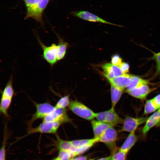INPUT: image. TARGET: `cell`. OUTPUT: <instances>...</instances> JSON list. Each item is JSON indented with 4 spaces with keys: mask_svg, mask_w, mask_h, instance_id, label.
<instances>
[{
    "mask_svg": "<svg viewBox=\"0 0 160 160\" xmlns=\"http://www.w3.org/2000/svg\"><path fill=\"white\" fill-rule=\"evenodd\" d=\"M71 14L75 16L89 21L101 23L111 25H117L119 26H121V25L109 22L88 11H81L73 12H72Z\"/></svg>",
    "mask_w": 160,
    "mask_h": 160,
    "instance_id": "cell-10",
    "label": "cell"
},
{
    "mask_svg": "<svg viewBox=\"0 0 160 160\" xmlns=\"http://www.w3.org/2000/svg\"><path fill=\"white\" fill-rule=\"evenodd\" d=\"M55 135L57 138L56 145L57 149L59 151H65L71 153L73 157L76 156L75 149L72 145L70 141L63 140L57 134Z\"/></svg>",
    "mask_w": 160,
    "mask_h": 160,
    "instance_id": "cell-15",
    "label": "cell"
},
{
    "mask_svg": "<svg viewBox=\"0 0 160 160\" xmlns=\"http://www.w3.org/2000/svg\"><path fill=\"white\" fill-rule=\"evenodd\" d=\"M154 58L156 63V70L154 76H157L160 74V52L155 54Z\"/></svg>",
    "mask_w": 160,
    "mask_h": 160,
    "instance_id": "cell-28",
    "label": "cell"
},
{
    "mask_svg": "<svg viewBox=\"0 0 160 160\" xmlns=\"http://www.w3.org/2000/svg\"><path fill=\"white\" fill-rule=\"evenodd\" d=\"M70 141L75 149L76 156L87 151L98 142L97 139L94 137L88 139L74 140Z\"/></svg>",
    "mask_w": 160,
    "mask_h": 160,
    "instance_id": "cell-8",
    "label": "cell"
},
{
    "mask_svg": "<svg viewBox=\"0 0 160 160\" xmlns=\"http://www.w3.org/2000/svg\"><path fill=\"white\" fill-rule=\"evenodd\" d=\"M154 105L158 108L160 107V94L152 99Z\"/></svg>",
    "mask_w": 160,
    "mask_h": 160,
    "instance_id": "cell-31",
    "label": "cell"
},
{
    "mask_svg": "<svg viewBox=\"0 0 160 160\" xmlns=\"http://www.w3.org/2000/svg\"><path fill=\"white\" fill-rule=\"evenodd\" d=\"M12 84L13 76L12 75L2 92L1 97L12 99L15 93Z\"/></svg>",
    "mask_w": 160,
    "mask_h": 160,
    "instance_id": "cell-18",
    "label": "cell"
},
{
    "mask_svg": "<svg viewBox=\"0 0 160 160\" xmlns=\"http://www.w3.org/2000/svg\"><path fill=\"white\" fill-rule=\"evenodd\" d=\"M12 99L1 98L0 112L1 114L7 118L9 117L8 111L12 102Z\"/></svg>",
    "mask_w": 160,
    "mask_h": 160,
    "instance_id": "cell-21",
    "label": "cell"
},
{
    "mask_svg": "<svg viewBox=\"0 0 160 160\" xmlns=\"http://www.w3.org/2000/svg\"><path fill=\"white\" fill-rule=\"evenodd\" d=\"M33 103L36 107V111L27 122L28 128L32 127L33 124L35 121L39 119H43L55 108V106L47 102L37 103L33 102Z\"/></svg>",
    "mask_w": 160,
    "mask_h": 160,
    "instance_id": "cell-4",
    "label": "cell"
},
{
    "mask_svg": "<svg viewBox=\"0 0 160 160\" xmlns=\"http://www.w3.org/2000/svg\"><path fill=\"white\" fill-rule=\"evenodd\" d=\"M37 39L43 50V58L51 66H53L58 62L57 56L58 51V45L55 43H52L50 46H47L42 43L38 37Z\"/></svg>",
    "mask_w": 160,
    "mask_h": 160,
    "instance_id": "cell-6",
    "label": "cell"
},
{
    "mask_svg": "<svg viewBox=\"0 0 160 160\" xmlns=\"http://www.w3.org/2000/svg\"><path fill=\"white\" fill-rule=\"evenodd\" d=\"M69 96V95H67L61 97L55 106V107L56 108H65L66 107L68 106L70 102Z\"/></svg>",
    "mask_w": 160,
    "mask_h": 160,
    "instance_id": "cell-24",
    "label": "cell"
},
{
    "mask_svg": "<svg viewBox=\"0 0 160 160\" xmlns=\"http://www.w3.org/2000/svg\"><path fill=\"white\" fill-rule=\"evenodd\" d=\"M160 122V111L158 110L155 112L149 117L147 118L145 126L142 130L144 136L146 135L148 132L153 127Z\"/></svg>",
    "mask_w": 160,
    "mask_h": 160,
    "instance_id": "cell-14",
    "label": "cell"
},
{
    "mask_svg": "<svg viewBox=\"0 0 160 160\" xmlns=\"http://www.w3.org/2000/svg\"><path fill=\"white\" fill-rule=\"evenodd\" d=\"M111 157L112 155L111 154V155L109 156L101 158L97 160H95L94 159H90L88 160H111Z\"/></svg>",
    "mask_w": 160,
    "mask_h": 160,
    "instance_id": "cell-32",
    "label": "cell"
},
{
    "mask_svg": "<svg viewBox=\"0 0 160 160\" xmlns=\"http://www.w3.org/2000/svg\"><path fill=\"white\" fill-rule=\"evenodd\" d=\"M71 160H75L74 158H72Z\"/></svg>",
    "mask_w": 160,
    "mask_h": 160,
    "instance_id": "cell-33",
    "label": "cell"
},
{
    "mask_svg": "<svg viewBox=\"0 0 160 160\" xmlns=\"http://www.w3.org/2000/svg\"><path fill=\"white\" fill-rule=\"evenodd\" d=\"M68 107L73 113L83 119L87 120H92L95 118L96 113L77 100H70Z\"/></svg>",
    "mask_w": 160,
    "mask_h": 160,
    "instance_id": "cell-3",
    "label": "cell"
},
{
    "mask_svg": "<svg viewBox=\"0 0 160 160\" xmlns=\"http://www.w3.org/2000/svg\"><path fill=\"white\" fill-rule=\"evenodd\" d=\"M95 118L97 120L112 127L122 124L124 121L115 111L114 108H112L109 110L96 113Z\"/></svg>",
    "mask_w": 160,
    "mask_h": 160,
    "instance_id": "cell-5",
    "label": "cell"
},
{
    "mask_svg": "<svg viewBox=\"0 0 160 160\" xmlns=\"http://www.w3.org/2000/svg\"><path fill=\"white\" fill-rule=\"evenodd\" d=\"M156 89V88H151L148 84H145L131 90L126 91V92L134 97L143 100L145 99L150 93Z\"/></svg>",
    "mask_w": 160,
    "mask_h": 160,
    "instance_id": "cell-11",
    "label": "cell"
},
{
    "mask_svg": "<svg viewBox=\"0 0 160 160\" xmlns=\"http://www.w3.org/2000/svg\"><path fill=\"white\" fill-rule=\"evenodd\" d=\"M7 127V124L6 123L4 125L2 144L0 151V160L5 159V148L6 143L9 136Z\"/></svg>",
    "mask_w": 160,
    "mask_h": 160,
    "instance_id": "cell-22",
    "label": "cell"
},
{
    "mask_svg": "<svg viewBox=\"0 0 160 160\" xmlns=\"http://www.w3.org/2000/svg\"><path fill=\"white\" fill-rule=\"evenodd\" d=\"M104 76L108 80L123 75L119 65H115L111 63H106L102 66Z\"/></svg>",
    "mask_w": 160,
    "mask_h": 160,
    "instance_id": "cell-12",
    "label": "cell"
},
{
    "mask_svg": "<svg viewBox=\"0 0 160 160\" xmlns=\"http://www.w3.org/2000/svg\"><path fill=\"white\" fill-rule=\"evenodd\" d=\"M27 9H32L37 7L40 0H23Z\"/></svg>",
    "mask_w": 160,
    "mask_h": 160,
    "instance_id": "cell-27",
    "label": "cell"
},
{
    "mask_svg": "<svg viewBox=\"0 0 160 160\" xmlns=\"http://www.w3.org/2000/svg\"><path fill=\"white\" fill-rule=\"evenodd\" d=\"M158 110L159 111H160V107L159 108Z\"/></svg>",
    "mask_w": 160,
    "mask_h": 160,
    "instance_id": "cell-34",
    "label": "cell"
},
{
    "mask_svg": "<svg viewBox=\"0 0 160 160\" xmlns=\"http://www.w3.org/2000/svg\"><path fill=\"white\" fill-rule=\"evenodd\" d=\"M62 124L57 121H42L37 127L28 128L27 134L24 136L19 137L16 140L31 135L36 133L56 134V133L60 125Z\"/></svg>",
    "mask_w": 160,
    "mask_h": 160,
    "instance_id": "cell-1",
    "label": "cell"
},
{
    "mask_svg": "<svg viewBox=\"0 0 160 160\" xmlns=\"http://www.w3.org/2000/svg\"><path fill=\"white\" fill-rule=\"evenodd\" d=\"M131 75L127 73H124L123 75L112 79L108 80L111 84L122 90L129 86L131 82Z\"/></svg>",
    "mask_w": 160,
    "mask_h": 160,
    "instance_id": "cell-13",
    "label": "cell"
},
{
    "mask_svg": "<svg viewBox=\"0 0 160 160\" xmlns=\"http://www.w3.org/2000/svg\"><path fill=\"white\" fill-rule=\"evenodd\" d=\"M119 66L124 73H126L129 72V66L128 63L123 62Z\"/></svg>",
    "mask_w": 160,
    "mask_h": 160,
    "instance_id": "cell-30",
    "label": "cell"
},
{
    "mask_svg": "<svg viewBox=\"0 0 160 160\" xmlns=\"http://www.w3.org/2000/svg\"><path fill=\"white\" fill-rule=\"evenodd\" d=\"M158 110L153 103L152 99L147 100L145 103L144 108V113L148 114L155 112Z\"/></svg>",
    "mask_w": 160,
    "mask_h": 160,
    "instance_id": "cell-25",
    "label": "cell"
},
{
    "mask_svg": "<svg viewBox=\"0 0 160 160\" xmlns=\"http://www.w3.org/2000/svg\"><path fill=\"white\" fill-rule=\"evenodd\" d=\"M94 137L98 138L107 129L112 127L110 125L99 121L92 120L91 121Z\"/></svg>",
    "mask_w": 160,
    "mask_h": 160,
    "instance_id": "cell-16",
    "label": "cell"
},
{
    "mask_svg": "<svg viewBox=\"0 0 160 160\" xmlns=\"http://www.w3.org/2000/svg\"><path fill=\"white\" fill-rule=\"evenodd\" d=\"M123 90L111 84V94L112 107L114 108L120 99L123 93Z\"/></svg>",
    "mask_w": 160,
    "mask_h": 160,
    "instance_id": "cell-19",
    "label": "cell"
},
{
    "mask_svg": "<svg viewBox=\"0 0 160 160\" xmlns=\"http://www.w3.org/2000/svg\"><path fill=\"white\" fill-rule=\"evenodd\" d=\"M117 134L113 127L107 129L98 138V142L104 143L108 148L111 154L117 150L116 141Z\"/></svg>",
    "mask_w": 160,
    "mask_h": 160,
    "instance_id": "cell-2",
    "label": "cell"
},
{
    "mask_svg": "<svg viewBox=\"0 0 160 160\" xmlns=\"http://www.w3.org/2000/svg\"><path fill=\"white\" fill-rule=\"evenodd\" d=\"M131 79L130 83L126 88V91L131 90L139 87L144 85L148 84H150L148 81L136 76H131Z\"/></svg>",
    "mask_w": 160,
    "mask_h": 160,
    "instance_id": "cell-20",
    "label": "cell"
},
{
    "mask_svg": "<svg viewBox=\"0 0 160 160\" xmlns=\"http://www.w3.org/2000/svg\"><path fill=\"white\" fill-rule=\"evenodd\" d=\"M111 64L115 65H119L122 63V59L118 55H113L111 58Z\"/></svg>",
    "mask_w": 160,
    "mask_h": 160,
    "instance_id": "cell-29",
    "label": "cell"
},
{
    "mask_svg": "<svg viewBox=\"0 0 160 160\" xmlns=\"http://www.w3.org/2000/svg\"><path fill=\"white\" fill-rule=\"evenodd\" d=\"M43 121H57L61 124L70 122L71 119L68 116L65 108H56L43 119Z\"/></svg>",
    "mask_w": 160,
    "mask_h": 160,
    "instance_id": "cell-7",
    "label": "cell"
},
{
    "mask_svg": "<svg viewBox=\"0 0 160 160\" xmlns=\"http://www.w3.org/2000/svg\"><path fill=\"white\" fill-rule=\"evenodd\" d=\"M147 119L146 117L135 118L128 116L124 119L121 131L129 132L135 131L140 125L145 122Z\"/></svg>",
    "mask_w": 160,
    "mask_h": 160,
    "instance_id": "cell-9",
    "label": "cell"
},
{
    "mask_svg": "<svg viewBox=\"0 0 160 160\" xmlns=\"http://www.w3.org/2000/svg\"><path fill=\"white\" fill-rule=\"evenodd\" d=\"M137 140L135 131L130 132L119 149L127 154L135 145Z\"/></svg>",
    "mask_w": 160,
    "mask_h": 160,
    "instance_id": "cell-17",
    "label": "cell"
},
{
    "mask_svg": "<svg viewBox=\"0 0 160 160\" xmlns=\"http://www.w3.org/2000/svg\"><path fill=\"white\" fill-rule=\"evenodd\" d=\"M127 154L120 151L117 150L113 153L111 154V160H126Z\"/></svg>",
    "mask_w": 160,
    "mask_h": 160,
    "instance_id": "cell-26",
    "label": "cell"
},
{
    "mask_svg": "<svg viewBox=\"0 0 160 160\" xmlns=\"http://www.w3.org/2000/svg\"><path fill=\"white\" fill-rule=\"evenodd\" d=\"M59 41L58 43V49L57 56V61L62 60L64 57L66 51L68 44L64 42L60 37H58Z\"/></svg>",
    "mask_w": 160,
    "mask_h": 160,
    "instance_id": "cell-23",
    "label": "cell"
}]
</instances>
